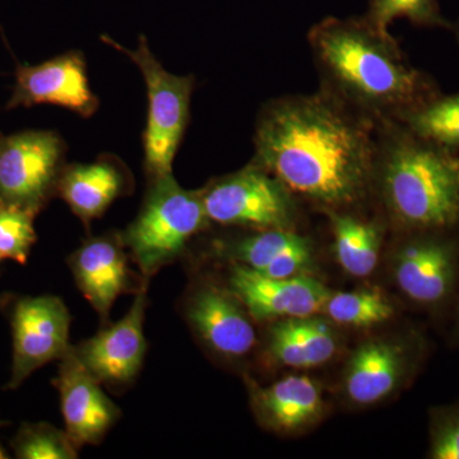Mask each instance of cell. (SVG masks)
Wrapping results in <instances>:
<instances>
[{
	"instance_id": "obj_16",
	"label": "cell",
	"mask_w": 459,
	"mask_h": 459,
	"mask_svg": "<svg viewBox=\"0 0 459 459\" xmlns=\"http://www.w3.org/2000/svg\"><path fill=\"white\" fill-rule=\"evenodd\" d=\"M247 391L255 418L274 433H301L325 415L322 392L309 377L289 376L267 386L247 380Z\"/></svg>"
},
{
	"instance_id": "obj_2",
	"label": "cell",
	"mask_w": 459,
	"mask_h": 459,
	"mask_svg": "<svg viewBox=\"0 0 459 459\" xmlns=\"http://www.w3.org/2000/svg\"><path fill=\"white\" fill-rule=\"evenodd\" d=\"M314 56L340 101L377 114L416 108L421 77L404 63L391 35L362 20L327 18L309 33Z\"/></svg>"
},
{
	"instance_id": "obj_15",
	"label": "cell",
	"mask_w": 459,
	"mask_h": 459,
	"mask_svg": "<svg viewBox=\"0 0 459 459\" xmlns=\"http://www.w3.org/2000/svg\"><path fill=\"white\" fill-rule=\"evenodd\" d=\"M416 350L394 340H370L353 351L343 371V391L359 406H370L394 394L416 362Z\"/></svg>"
},
{
	"instance_id": "obj_20",
	"label": "cell",
	"mask_w": 459,
	"mask_h": 459,
	"mask_svg": "<svg viewBox=\"0 0 459 459\" xmlns=\"http://www.w3.org/2000/svg\"><path fill=\"white\" fill-rule=\"evenodd\" d=\"M338 337L327 319L316 316L274 320L268 333V355L279 365L310 369L327 364L338 350Z\"/></svg>"
},
{
	"instance_id": "obj_8",
	"label": "cell",
	"mask_w": 459,
	"mask_h": 459,
	"mask_svg": "<svg viewBox=\"0 0 459 459\" xmlns=\"http://www.w3.org/2000/svg\"><path fill=\"white\" fill-rule=\"evenodd\" d=\"M13 334V364L7 388L16 389L48 362L62 360L71 351V314L53 295L20 296L9 307Z\"/></svg>"
},
{
	"instance_id": "obj_21",
	"label": "cell",
	"mask_w": 459,
	"mask_h": 459,
	"mask_svg": "<svg viewBox=\"0 0 459 459\" xmlns=\"http://www.w3.org/2000/svg\"><path fill=\"white\" fill-rule=\"evenodd\" d=\"M334 255L346 273L368 277L379 262L382 232L377 225L349 214L331 213Z\"/></svg>"
},
{
	"instance_id": "obj_3",
	"label": "cell",
	"mask_w": 459,
	"mask_h": 459,
	"mask_svg": "<svg viewBox=\"0 0 459 459\" xmlns=\"http://www.w3.org/2000/svg\"><path fill=\"white\" fill-rule=\"evenodd\" d=\"M380 192L398 225L439 232L459 222V157L416 137L389 141L379 160Z\"/></svg>"
},
{
	"instance_id": "obj_27",
	"label": "cell",
	"mask_w": 459,
	"mask_h": 459,
	"mask_svg": "<svg viewBox=\"0 0 459 459\" xmlns=\"http://www.w3.org/2000/svg\"><path fill=\"white\" fill-rule=\"evenodd\" d=\"M429 457L459 459V404L433 411Z\"/></svg>"
},
{
	"instance_id": "obj_17",
	"label": "cell",
	"mask_w": 459,
	"mask_h": 459,
	"mask_svg": "<svg viewBox=\"0 0 459 459\" xmlns=\"http://www.w3.org/2000/svg\"><path fill=\"white\" fill-rule=\"evenodd\" d=\"M124 247L122 235L92 238L69 261L81 292L104 320L131 282Z\"/></svg>"
},
{
	"instance_id": "obj_31",
	"label": "cell",
	"mask_w": 459,
	"mask_h": 459,
	"mask_svg": "<svg viewBox=\"0 0 459 459\" xmlns=\"http://www.w3.org/2000/svg\"><path fill=\"white\" fill-rule=\"evenodd\" d=\"M2 259H3V258H2V255H0V262H2Z\"/></svg>"
},
{
	"instance_id": "obj_14",
	"label": "cell",
	"mask_w": 459,
	"mask_h": 459,
	"mask_svg": "<svg viewBox=\"0 0 459 459\" xmlns=\"http://www.w3.org/2000/svg\"><path fill=\"white\" fill-rule=\"evenodd\" d=\"M62 402L65 433L77 448L98 444L119 419L120 410L102 392L95 379L75 356L74 346L60 360L54 380Z\"/></svg>"
},
{
	"instance_id": "obj_12",
	"label": "cell",
	"mask_w": 459,
	"mask_h": 459,
	"mask_svg": "<svg viewBox=\"0 0 459 459\" xmlns=\"http://www.w3.org/2000/svg\"><path fill=\"white\" fill-rule=\"evenodd\" d=\"M146 307L143 287L123 319L74 347L75 356L101 385H126L140 373L147 349L143 332Z\"/></svg>"
},
{
	"instance_id": "obj_19",
	"label": "cell",
	"mask_w": 459,
	"mask_h": 459,
	"mask_svg": "<svg viewBox=\"0 0 459 459\" xmlns=\"http://www.w3.org/2000/svg\"><path fill=\"white\" fill-rule=\"evenodd\" d=\"M225 253L238 264L272 279L307 274L314 262L309 240L289 229L259 230L229 244Z\"/></svg>"
},
{
	"instance_id": "obj_9",
	"label": "cell",
	"mask_w": 459,
	"mask_h": 459,
	"mask_svg": "<svg viewBox=\"0 0 459 459\" xmlns=\"http://www.w3.org/2000/svg\"><path fill=\"white\" fill-rule=\"evenodd\" d=\"M394 277L402 294L419 307L439 309L455 295L458 247L437 232H419L402 244L394 258Z\"/></svg>"
},
{
	"instance_id": "obj_4",
	"label": "cell",
	"mask_w": 459,
	"mask_h": 459,
	"mask_svg": "<svg viewBox=\"0 0 459 459\" xmlns=\"http://www.w3.org/2000/svg\"><path fill=\"white\" fill-rule=\"evenodd\" d=\"M150 183L140 214L122 235L124 246L147 277L183 255L189 241L210 223L201 190L181 188L172 174Z\"/></svg>"
},
{
	"instance_id": "obj_28",
	"label": "cell",
	"mask_w": 459,
	"mask_h": 459,
	"mask_svg": "<svg viewBox=\"0 0 459 459\" xmlns=\"http://www.w3.org/2000/svg\"><path fill=\"white\" fill-rule=\"evenodd\" d=\"M8 458L7 452L3 448L2 444H0V459Z\"/></svg>"
},
{
	"instance_id": "obj_6",
	"label": "cell",
	"mask_w": 459,
	"mask_h": 459,
	"mask_svg": "<svg viewBox=\"0 0 459 459\" xmlns=\"http://www.w3.org/2000/svg\"><path fill=\"white\" fill-rule=\"evenodd\" d=\"M65 157V144L56 133L0 134V204L40 212L57 195Z\"/></svg>"
},
{
	"instance_id": "obj_18",
	"label": "cell",
	"mask_w": 459,
	"mask_h": 459,
	"mask_svg": "<svg viewBox=\"0 0 459 459\" xmlns=\"http://www.w3.org/2000/svg\"><path fill=\"white\" fill-rule=\"evenodd\" d=\"M131 174L114 156L100 157L92 164L65 166L57 195L84 223L99 219L117 198L131 190Z\"/></svg>"
},
{
	"instance_id": "obj_29",
	"label": "cell",
	"mask_w": 459,
	"mask_h": 459,
	"mask_svg": "<svg viewBox=\"0 0 459 459\" xmlns=\"http://www.w3.org/2000/svg\"><path fill=\"white\" fill-rule=\"evenodd\" d=\"M455 334L459 338V296H458V305H457V328H455Z\"/></svg>"
},
{
	"instance_id": "obj_11",
	"label": "cell",
	"mask_w": 459,
	"mask_h": 459,
	"mask_svg": "<svg viewBox=\"0 0 459 459\" xmlns=\"http://www.w3.org/2000/svg\"><path fill=\"white\" fill-rule=\"evenodd\" d=\"M56 105L90 117L99 108L91 90L82 53L71 51L38 65H18L7 108Z\"/></svg>"
},
{
	"instance_id": "obj_22",
	"label": "cell",
	"mask_w": 459,
	"mask_h": 459,
	"mask_svg": "<svg viewBox=\"0 0 459 459\" xmlns=\"http://www.w3.org/2000/svg\"><path fill=\"white\" fill-rule=\"evenodd\" d=\"M332 322L352 328H370L394 316V307L377 290L331 292L322 312Z\"/></svg>"
},
{
	"instance_id": "obj_5",
	"label": "cell",
	"mask_w": 459,
	"mask_h": 459,
	"mask_svg": "<svg viewBox=\"0 0 459 459\" xmlns=\"http://www.w3.org/2000/svg\"><path fill=\"white\" fill-rule=\"evenodd\" d=\"M101 40L133 60L146 82L148 117L143 148L148 179L171 175L172 162L188 126L195 78L169 74L148 48L144 36L134 50L126 49L108 36H101Z\"/></svg>"
},
{
	"instance_id": "obj_1",
	"label": "cell",
	"mask_w": 459,
	"mask_h": 459,
	"mask_svg": "<svg viewBox=\"0 0 459 459\" xmlns=\"http://www.w3.org/2000/svg\"><path fill=\"white\" fill-rule=\"evenodd\" d=\"M255 141V164L291 192L327 207L358 202L376 172V147L367 126L331 96L267 105Z\"/></svg>"
},
{
	"instance_id": "obj_23",
	"label": "cell",
	"mask_w": 459,
	"mask_h": 459,
	"mask_svg": "<svg viewBox=\"0 0 459 459\" xmlns=\"http://www.w3.org/2000/svg\"><path fill=\"white\" fill-rule=\"evenodd\" d=\"M402 117L420 140L446 148L459 146V95L418 105Z\"/></svg>"
},
{
	"instance_id": "obj_25",
	"label": "cell",
	"mask_w": 459,
	"mask_h": 459,
	"mask_svg": "<svg viewBox=\"0 0 459 459\" xmlns=\"http://www.w3.org/2000/svg\"><path fill=\"white\" fill-rule=\"evenodd\" d=\"M400 17L418 25L451 27L440 14L437 0H370L365 20L377 31L389 35V25Z\"/></svg>"
},
{
	"instance_id": "obj_24",
	"label": "cell",
	"mask_w": 459,
	"mask_h": 459,
	"mask_svg": "<svg viewBox=\"0 0 459 459\" xmlns=\"http://www.w3.org/2000/svg\"><path fill=\"white\" fill-rule=\"evenodd\" d=\"M14 455L21 459H74L78 448L68 434L49 424H25L12 440Z\"/></svg>"
},
{
	"instance_id": "obj_26",
	"label": "cell",
	"mask_w": 459,
	"mask_h": 459,
	"mask_svg": "<svg viewBox=\"0 0 459 459\" xmlns=\"http://www.w3.org/2000/svg\"><path fill=\"white\" fill-rule=\"evenodd\" d=\"M35 217V213L25 208L0 204V255L3 259L25 264L38 238L33 228Z\"/></svg>"
},
{
	"instance_id": "obj_13",
	"label": "cell",
	"mask_w": 459,
	"mask_h": 459,
	"mask_svg": "<svg viewBox=\"0 0 459 459\" xmlns=\"http://www.w3.org/2000/svg\"><path fill=\"white\" fill-rule=\"evenodd\" d=\"M186 316L202 342L222 358H244L255 346L253 318L229 289L198 286L186 300Z\"/></svg>"
},
{
	"instance_id": "obj_10",
	"label": "cell",
	"mask_w": 459,
	"mask_h": 459,
	"mask_svg": "<svg viewBox=\"0 0 459 459\" xmlns=\"http://www.w3.org/2000/svg\"><path fill=\"white\" fill-rule=\"evenodd\" d=\"M229 290L255 320H280L316 316L331 290L309 274L272 279L235 263L229 276Z\"/></svg>"
},
{
	"instance_id": "obj_7",
	"label": "cell",
	"mask_w": 459,
	"mask_h": 459,
	"mask_svg": "<svg viewBox=\"0 0 459 459\" xmlns=\"http://www.w3.org/2000/svg\"><path fill=\"white\" fill-rule=\"evenodd\" d=\"M201 193L210 222L265 230L290 229L294 221L290 190L256 164L213 180Z\"/></svg>"
},
{
	"instance_id": "obj_30",
	"label": "cell",
	"mask_w": 459,
	"mask_h": 459,
	"mask_svg": "<svg viewBox=\"0 0 459 459\" xmlns=\"http://www.w3.org/2000/svg\"><path fill=\"white\" fill-rule=\"evenodd\" d=\"M3 425H4V422H3L2 420H0V427H3Z\"/></svg>"
}]
</instances>
